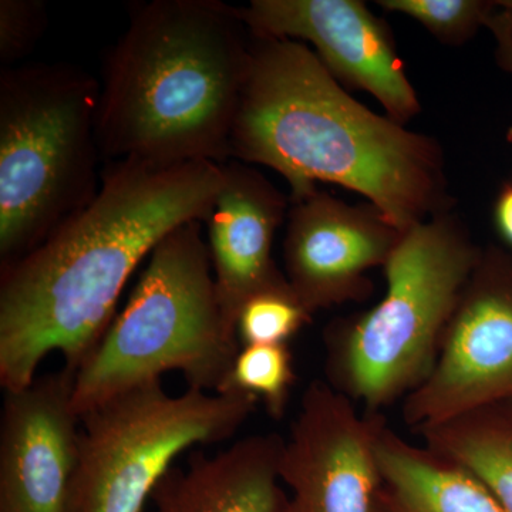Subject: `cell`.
Returning <instances> with one entry per match:
<instances>
[{"instance_id": "6da1fadb", "label": "cell", "mask_w": 512, "mask_h": 512, "mask_svg": "<svg viewBox=\"0 0 512 512\" xmlns=\"http://www.w3.org/2000/svg\"><path fill=\"white\" fill-rule=\"evenodd\" d=\"M222 164L113 161L90 204L0 275V386L25 389L52 352L76 375L116 318L128 279L161 239L208 222Z\"/></svg>"}, {"instance_id": "7a4b0ae2", "label": "cell", "mask_w": 512, "mask_h": 512, "mask_svg": "<svg viewBox=\"0 0 512 512\" xmlns=\"http://www.w3.org/2000/svg\"><path fill=\"white\" fill-rule=\"evenodd\" d=\"M231 157L281 174L289 201L319 183L355 191L402 232L450 210L440 144L350 97L295 40L254 37Z\"/></svg>"}, {"instance_id": "3957f363", "label": "cell", "mask_w": 512, "mask_h": 512, "mask_svg": "<svg viewBox=\"0 0 512 512\" xmlns=\"http://www.w3.org/2000/svg\"><path fill=\"white\" fill-rule=\"evenodd\" d=\"M248 33L239 9L217 0L134 6L104 67L100 153L111 161L225 164L251 66Z\"/></svg>"}, {"instance_id": "277c9868", "label": "cell", "mask_w": 512, "mask_h": 512, "mask_svg": "<svg viewBox=\"0 0 512 512\" xmlns=\"http://www.w3.org/2000/svg\"><path fill=\"white\" fill-rule=\"evenodd\" d=\"M480 254L450 210L407 229L384 265L382 301L326 326V382L366 413L403 402L436 365L444 330Z\"/></svg>"}, {"instance_id": "5b68a950", "label": "cell", "mask_w": 512, "mask_h": 512, "mask_svg": "<svg viewBox=\"0 0 512 512\" xmlns=\"http://www.w3.org/2000/svg\"><path fill=\"white\" fill-rule=\"evenodd\" d=\"M242 346L218 299L201 222L158 242L123 311L74 376L82 416L124 390L183 373L188 389L221 393Z\"/></svg>"}, {"instance_id": "8992f818", "label": "cell", "mask_w": 512, "mask_h": 512, "mask_svg": "<svg viewBox=\"0 0 512 512\" xmlns=\"http://www.w3.org/2000/svg\"><path fill=\"white\" fill-rule=\"evenodd\" d=\"M100 86L66 64L0 74V259L12 264L92 202Z\"/></svg>"}, {"instance_id": "52a82bcc", "label": "cell", "mask_w": 512, "mask_h": 512, "mask_svg": "<svg viewBox=\"0 0 512 512\" xmlns=\"http://www.w3.org/2000/svg\"><path fill=\"white\" fill-rule=\"evenodd\" d=\"M244 392H165L138 384L80 416L79 454L67 512H143L175 458L231 439L255 412Z\"/></svg>"}, {"instance_id": "ba28073f", "label": "cell", "mask_w": 512, "mask_h": 512, "mask_svg": "<svg viewBox=\"0 0 512 512\" xmlns=\"http://www.w3.org/2000/svg\"><path fill=\"white\" fill-rule=\"evenodd\" d=\"M512 399V255L481 248L458 296L430 376L402 402L414 431Z\"/></svg>"}, {"instance_id": "9c48e42d", "label": "cell", "mask_w": 512, "mask_h": 512, "mask_svg": "<svg viewBox=\"0 0 512 512\" xmlns=\"http://www.w3.org/2000/svg\"><path fill=\"white\" fill-rule=\"evenodd\" d=\"M386 424L382 413L360 412L326 380H312L279 463L291 490L286 512H372L377 441Z\"/></svg>"}, {"instance_id": "30bf717a", "label": "cell", "mask_w": 512, "mask_h": 512, "mask_svg": "<svg viewBox=\"0 0 512 512\" xmlns=\"http://www.w3.org/2000/svg\"><path fill=\"white\" fill-rule=\"evenodd\" d=\"M255 39L309 42L339 83L363 90L406 124L420 101L404 72L392 33L359 0H252L238 8Z\"/></svg>"}, {"instance_id": "8fae6325", "label": "cell", "mask_w": 512, "mask_h": 512, "mask_svg": "<svg viewBox=\"0 0 512 512\" xmlns=\"http://www.w3.org/2000/svg\"><path fill=\"white\" fill-rule=\"evenodd\" d=\"M284 274L312 315L373 292L370 269L384 268L404 232L372 204L350 205L315 190L289 201Z\"/></svg>"}, {"instance_id": "7c38bea8", "label": "cell", "mask_w": 512, "mask_h": 512, "mask_svg": "<svg viewBox=\"0 0 512 512\" xmlns=\"http://www.w3.org/2000/svg\"><path fill=\"white\" fill-rule=\"evenodd\" d=\"M74 373L5 392L0 419V512H67L79 454Z\"/></svg>"}, {"instance_id": "4fadbf2b", "label": "cell", "mask_w": 512, "mask_h": 512, "mask_svg": "<svg viewBox=\"0 0 512 512\" xmlns=\"http://www.w3.org/2000/svg\"><path fill=\"white\" fill-rule=\"evenodd\" d=\"M222 173L207 244L222 313L237 332L239 312L249 299L292 289L272 255L291 202L252 165L232 161L222 164Z\"/></svg>"}, {"instance_id": "5bb4252c", "label": "cell", "mask_w": 512, "mask_h": 512, "mask_svg": "<svg viewBox=\"0 0 512 512\" xmlns=\"http://www.w3.org/2000/svg\"><path fill=\"white\" fill-rule=\"evenodd\" d=\"M284 437L254 434L214 454L194 450L154 488L151 512H286L279 463Z\"/></svg>"}, {"instance_id": "9a60e30c", "label": "cell", "mask_w": 512, "mask_h": 512, "mask_svg": "<svg viewBox=\"0 0 512 512\" xmlns=\"http://www.w3.org/2000/svg\"><path fill=\"white\" fill-rule=\"evenodd\" d=\"M372 512H507L467 468L383 427Z\"/></svg>"}, {"instance_id": "2e32d148", "label": "cell", "mask_w": 512, "mask_h": 512, "mask_svg": "<svg viewBox=\"0 0 512 512\" xmlns=\"http://www.w3.org/2000/svg\"><path fill=\"white\" fill-rule=\"evenodd\" d=\"M424 446L460 464L512 512V399L420 427Z\"/></svg>"}, {"instance_id": "e0dca14e", "label": "cell", "mask_w": 512, "mask_h": 512, "mask_svg": "<svg viewBox=\"0 0 512 512\" xmlns=\"http://www.w3.org/2000/svg\"><path fill=\"white\" fill-rule=\"evenodd\" d=\"M296 383L293 356L288 345L242 346L224 392H244L258 397L274 420L285 416Z\"/></svg>"}, {"instance_id": "ac0fdd59", "label": "cell", "mask_w": 512, "mask_h": 512, "mask_svg": "<svg viewBox=\"0 0 512 512\" xmlns=\"http://www.w3.org/2000/svg\"><path fill=\"white\" fill-rule=\"evenodd\" d=\"M312 318L292 289L259 293L239 312V343L241 346L288 345L289 339L309 325Z\"/></svg>"}, {"instance_id": "d6986e66", "label": "cell", "mask_w": 512, "mask_h": 512, "mask_svg": "<svg viewBox=\"0 0 512 512\" xmlns=\"http://www.w3.org/2000/svg\"><path fill=\"white\" fill-rule=\"evenodd\" d=\"M387 12L409 16L448 45H461L487 26L495 2L483 0H379Z\"/></svg>"}, {"instance_id": "ffe728a7", "label": "cell", "mask_w": 512, "mask_h": 512, "mask_svg": "<svg viewBox=\"0 0 512 512\" xmlns=\"http://www.w3.org/2000/svg\"><path fill=\"white\" fill-rule=\"evenodd\" d=\"M46 25V10L37 0L0 2V62L3 69L29 55Z\"/></svg>"}, {"instance_id": "44dd1931", "label": "cell", "mask_w": 512, "mask_h": 512, "mask_svg": "<svg viewBox=\"0 0 512 512\" xmlns=\"http://www.w3.org/2000/svg\"><path fill=\"white\" fill-rule=\"evenodd\" d=\"M494 224L505 244L512 247V180L501 185L495 198Z\"/></svg>"}, {"instance_id": "7402d4cb", "label": "cell", "mask_w": 512, "mask_h": 512, "mask_svg": "<svg viewBox=\"0 0 512 512\" xmlns=\"http://www.w3.org/2000/svg\"><path fill=\"white\" fill-rule=\"evenodd\" d=\"M495 5L497 8L488 19L487 28L500 30L512 40V0H500Z\"/></svg>"}, {"instance_id": "603a6c76", "label": "cell", "mask_w": 512, "mask_h": 512, "mask_svg": "<svg viewBox=\"0 0 512 512\" xmlns=\"http://www.w3.org/2000/svg\"><path fill=\"white\" fill-rule=\"evenodd\" d=\"M494 35L495 43V57H497L498 66L504 69L505 72L510 73L512 76V40L510 37L505 36L500 30L490 29ZM508 140L512 141V127L507 133Z\"/></svg>"}]
</instances>
